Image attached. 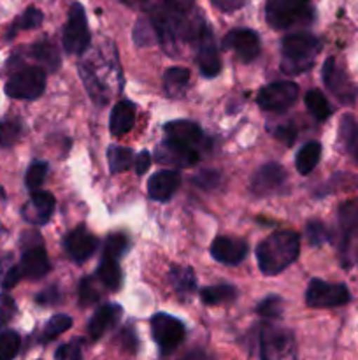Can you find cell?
<instances>
[{
  "label": "cell",
  "instance_id": "36",
  "mask_svg": "<svg viewBox=\"0 0 358 360\" xmlns=\"http://www.w3.org/2000/svg\"><path fill=\"white\" fill-rule=\"evenodd\" d=\"M130 248V241L125 234H111L105 239L104 253L102 257H111V259H119L125 255Z\"/></svg>",
  "mask_w": 358,
  "mask_h": 360
},
{
  "label": "cell",
  "instance_id": "37",
  "mask_svg": "<svg viewBox=\"0 0 358 360\" xmlns=\"http://www.w3.org/2000/svg\"><path fill=\"white\" fill-rule=\"evenodd\" d=\"M283 299L277 297V295H269V297L262 299L256 306V313L263 319H279L283 315Z\"/></svg>",
  "mask_w": 358,
  "mask_h": 360
},
{
  "label": "cell",
  "instance_id": "12",
  "mask_svg": "<svg viewBox=\"0 0 358 360\" xmlns=\"http://www.w3.org/2000/svg\"><path fill=\"white\" fill-rule=\"evenodd\" d=\"M223 48L232 49L241 62H251L260 55V37L255 30L249 28H235L225 35Z\"/></svg>",
  "mask_w": 358,
  "mask_h": 360
},
{
  "label": "cell",
  "instance_id": "46",
  "mask_svg": "<svg viewBox=\"0 0 358 360\" xmlns=\"http://www.w3.org/2000/svg\"><path fill=\"white\" fill-rule=\"evenodd\" d=\"M218 181H220V174L214 171H202L200 174H197L195 178H193V183H195V185L207 190L214 188V186L218 185Z\"/></svg>",
  "mask_w": 358,
  "mask_h": 360
},
{
  "label": "cell",
  "instance_id": "24",
  "mask_svg": "<svg viewBox=\"0 0 358 360\" xmlns=\"http://www.w3.org/2000/svg\"><path fill=\"white\" fill-rule=\"evenodd\" d=\"M168 281L183 299H188L197 288L195 271L188 266H172L168 271Z\"/></svg>",
  "mask_w": 358,
  "mask_h": 360
},
{
  "label": "cell",
  "instance_id": "11",
  "mask_svg": "<svg viewBox=\"0 0 358 360\" xmlns=\"http://www.w3.org/2000/svg\"><path fill=\"white\" fill-rule=\"evenodd\" d=\"M339 250L344 260L350 259L353 243L358 239V199H351L339 207Z\"/></svg>",
  "mask_w": 358,
  "mask_h": 360
},
{
  "label": "cell",
  "instance_id": "17",
  "mask_svg": "<svg viewBox=\"0 0 358 360\" xmlns=\"http://www.w3.org/2000/svg\"><path fill=\"white\" fill-rule=\"evenodd\" d=\"M211 255L214 260L225 264V266H237L248 255V243L242 241V239L220 236L211 245Z\"/></svg>",
  "mask_w": 358,
  "mask_h": 360
},
{
  "label": "cell",
  "instance_id": "50",
  "mask_svg": "<svg viewBox=\"0 0 358 360\" xmlns=\"http://www.w3.org/2000/svg\"><path fill=\"white\" fill-rule=\"evenodd\" d=\"M60 301V294L56 288H46L42 294L37 295V302L42 306H49V304H56Z\"/></svg>",
  "mask_w": 358,
  "mask_h": 360
},
{
  "label": "cell",
  "instance_id": "29",
  "mask_svg": "<svg viewBox=\"0 0 358 360\" xmlns=\"http://www.w3.org/2000/svg\"><path fill=\"white\" fill-rule=\"evenodd\" d=\"M339 141L344 150L358 160V122L353 116H344L339 127Z\"/></svg>",
  "mask_w": 358,
  "mask_h": 360
},
{
  "label": "cell",
  "instance_id": "25",
  "mask_svg": "<svg viewBox=\"0 0 358 360\" xmlns=\"http://www.w3.org/2000/svg\"><path fill=\"white\" fill-rule=\"evenodd\" d=\"M95 278H97V280L100 281L107 290L118 292L119 287H121V280H123L118 259L102 257L100 264H98L97 267V273H95Z\"/></svg>",
  "mask_w": 358,
  "mask_h": 360
},
{
  "label": "cell",
  "instance_id": "22",
  "mask_svg": "<svg viewBox=\"0 0 358 360\" xmlns=\"http://www.w3.org/2000/svg\"><path fill=\"white\" fill-rule=\"evenodd\" d=\"M21 273L23 276L30 278V280H41L51 269V264H49L48 253L41 246H30L27 252L21 257Z\"/></svg>",
  "mask_w": 358,
  "mask_h": 360
},
{
  "label": "cell",
  "instance_id": "7",
  "mask_svg": "<svg viewBox=\"0 0 358 360\" xmlns=\"http://www.w3.org/2000/svg\"><path fill=\"white\" fill-rule=\"evenodd\" d=\"M185 326L175 316L157 313L151 319V334L161 354H172L185 340Z\"/></svg>",
  "mask_w": 358,
  "mask_h": 360
},
{
  "label": "cell",
  "instance_id": "10",
  "mask_svg": "<svg viewBox=\"0 0 358 360\" xmlns=\"http://www.w3.org/2000/svg\"><path fill=\"white\" fill-rule=\"evenodd\" d=\"M293 333L281 327L265 326L260 333V357L283 359L293 355Z\"/></svg>",
  "mask_w": 358,
  "mask_h": 360
},
{
  "label": "cell",
  "instance_id": "43",
  "mask_svg": "<svg viewBox=\"0 0 358 360\" xmlns=\"http://www.w3.org/2000/svg\"><path fill=\"white\" fill-rule=\"evenodd\" d=\"M83 357V350H81V341L74 340L70 343L62 345L58 350L55 352V359L58 360H79Z\"/></svg>",
  "mask_w": 358,
  "mask_h": 360
},
{
  "label": "cell",
  "instance_id": "3",
  "mask_svg": "<svg viewBox=\"0 0 358 360\" xmlns=\"http://www.w3.org/2000/svg\"><path fill=\"white\" fill-rule=\"evenodd\" d=\"M267 23L276 30L290 28L311 18L309 0H269L265 7Z\"/></svg>",
  "mask_w": 358,
  "mask_h": 360
},
{
  "label": "cell",
  "instance_id": "38",
  "mask_svg": "<svg viewBox=\"0 0 358 360\" xmlns=\"http://www.w3.org/2000/svg\"><path fill=\"white\" fill-rule=\"evenodd\" d=\"M72 327V319L69 315H55L44 327V341H51Z\"/></svg>",
  "mask_w": 358,
  "mask_h": 360
},
{
  "label": "cell",
  "instance_id": "27",
  "mask_svg": "<svg viewBox=\"0 0 358 360\" xmlns=\"http://www.w3.org/2000/svg\"><path fill=\"white\" fill-rule=\"evenodd\" d=\"M30 55L37 60L41 65H44L48 70H56L62 63V58H60V53L56 49V46L49 41H39L35 42L30 48Z\"/></svg>",
  "mask_w": 358,
  "mask_h": 360
},
{
  "label": "cell",
  "instance_id": "16",
  "mask_svg": "<svg viewBox=\"0 0 358 360\" xmlns=\"http://www.w3.org/2000/svg\"><path fill=\"white\" fill-rule=\"evenodd\" d=\"M286 178L288 176L283 165L276 164V162H270V164L262 165V167L255 172L249 188H251V192L258 197L270 195V193H274L276 190H279L281 186H283Z\"/></svg>",
  "mask_w": 358,
  "mask_h": 360
},
{
  "label": "cell",
  "instance_id": "30",
  "mask_svg": "<svg viewBox=\"0 0 358 360\" xmlns=\"http://www.w3.org/2000/svg\"><path fill=\"white\" fill-rule=\"evenodd\" d=\"M304 101L309 112H311L318 122H325V120H329L330 116H332L333 109L332 105H330V102L326 101L325 95H323V91L312 88V90H309L307 94H305Z\"/></svg>",
  "mask_w": 358,
  "mask_h": 360
},
{
  "label": "cell",
  "instance_id": "45",
  "mask_svg": "<svg viewBox=\"0 0 358 360\" xmlns=\"http://www.w3.org/2000/svg\"><path fill=\"white\" fill-rule=\"evenodd\" d=\"M21 276H23L21 267L13 266V264H11L7 269L0 271V287H2L4 290H11L13 287H16L18 281L21 280Z\"/></svg>",
  "mask_w": 358,
  "mask_h": 360
},
{
  "label": "cell",
  "instance_id": "1",
  "mask_svg": "<svg viewBox=\"0 0 358 360\" xmlns=\"http://www.w3.org/2000/svg\"><path fill=\"white\" fill-rule=\"evenodd\" d=\"M300 253V238L293 231H279L267 236L256 248L258 267L265 276H276L290 267Z\"/></svg>",
  "mask_w": 358,
  "mask_h": 360
},
{
  "label": "cell",
  "instance_id": "15",
  "mask_svg": "<svg viewBox=\"0 0 358 360\" xmlns=\"http://www.w3.org/2000/svg\"><path fill=\"white\" fill-rule=\"evenodd\" d=\"M63 246H65V252L70 259L76 260V262H84L98 248V241L84 225H79L65 236Z\"/></svg>",
  "mask_w": 358,
  "mask_h": 360
},
{
  "label": "cell",
  "instance_id": "19",
  "mask_svg": "<svg viewBox=\"0 0 358 360\" xmlns=\"http://www.w3.org/2000/svg\"><path fill=\"white\" fill-rule=\"evenodd\" d=\"M179 185H181V176L178 171H171V169L158 171L147 181V195L158 202H165L174 195Z\"/></svg>",
  "mask_w": 358,
  "mask_h": 360
},
{
  "label": "cell",
  "instance_id": "5",
  "mask_svg": "<svg viewBox=\"0 0 358 360\" xmlns=\"http://www.w3.org/2000/svg\"><path fill=\"white\" fill-rule=\"evenodd\" d=\"M351 301V294L344 283H329L314 278L305 290V302L311 308H339Z\"/></svg>",
  "mask_w": 358,
  "mask_h": 360
},
{
  "label": "cell",
  "instance_id": "48",
  "mask_svg": "<svg viewBox=\"0 0 358 360\" xmlns=\"http://www.w3.org/2000/svg\"><path fill=\"white\" fill-rule=\"evenodd\" d=\"M274 134H276L277 139L283 141L284 144H288V146H291V144L295 143V130L291 125H283V127H277L276 130H274Z\"/></svg>",
  "mask_w": 358,
  "mask_h": 360
},
{
  "label": "cell",
  "instance_id": "9",
  "mask_svg": "<svg viewBox=\"0 0 358 360\" xmlns=\"http://www.w3.org/2000/svg\"><path fill=\"white\" fill-rule=\"evenodd\" d=\"M321 76L325 86L329 88V91L337 101H340L343 104H353L357 101V86H354L346 70L337 63V60L333 56L325 60Z\"/></svg>",
  "mask_w": 358,
  "mask_h": 360
},
{
  "label": "cell",
  "instance_id": "18",
  "mask_svg": "<svg viewBox=\"0 0 358 360\" xmlns=\"http://www.w3.org/2000/svg\"><path fill=\"white\" fill-rule=\"evenodd\" d=\"M53 211H55V197L49 192H37L35 190L30 200L23 206L21 214L30 224L44 225L53 217Z\"/></svg>",
  "mask_w": 358,
  "mask_h": 360
},
{
  "label": "cell",
  "instance_id": "39",
  "mask_svg": "<svg viewBox=\"0 0 358 360\" xmlns=\"http://www.w3.org/2000/svg\"><path fill=\"white\" fill-rule=\"evenodd\" d=\"M305 238H307L309 245L311 246H321L326 241H330V232L321 221L311 220L305 225Z\"/></svg>",
  "mask_w": 358,
  "mask_h": 360
},
{
  "label": "cell",
  "instance_id": "20",
  "mask_svg": "<svg viewBox=\"0 0 358 360\" xmlns=\"http://www.w3.org/2000/svg\"><path fill=\"white\" fill-rule=\"evenodd\" d=\"M164 132L167 136V139L186 144V146H192L195 150L204 141L202 129L197 123L190 122V120H174V122H168L164 127Z\"/></svg>",
  "mask_w": 358,
  "mask_h": 360
},
{
  "label": "cell",
  "instance_id": "26",
  "mask_svg": "<svg viewBox=\"0 0 358 360\" xmlns=\"http://www.w3.org/2000/svg\"><path fill=\"white\" fill-rule=\"evenodd\" d=\"M319 158H321V144L316 143V141H309L298 150L297 157H295L297 171L304 176L309 174L318 165Z\"/></svg>",
  "mask_w": 358,
  "mask_h": 360
},
{
  "label": "cell",
  "instance_id": "52",
  "mask_svg": "<svg viewBox=\"0 0 358 360\" xmlns=\"http://www.w3.org/2000/svg\"><path fill=\"white\" fill-rule=\"evenodd\" d=\"M2 197H4V190L0 188V200H2Z\"/></svg>",
  "mask_w": 358,
  "mask_h": 360
},
{
  "label": "cell",
  "instance_id": "31",
  "mask_svg": "<svg viewBox=\"0 0 358 360\" xmlns=\"http://www.w3.org/2000/svg\"><path fill=\"white\" fill-rule=\"evenodd\" d=\"M133 162V153L130 148L118 146V144H112L107 148V164L109 171L112 174H119V172L126 171V169L132 165Z\"/></svg>",
  "mask_w": 358,
  "mask_h": 360
},
{
  "label": "cell",
  "instance_id": "21",
  "mask_svg": "<svg viewBox=\"0 0 358 360\" xmlns=\"http://www.w3.org/2000/svg\"><path fill=\"white\" fill-rule=\"evenodd\" d=\"M123 315L121 306L118 304H104L95 311V315L91 316L90 323H88V333H90L91 340H100L109 329L116 326L119 322Z\"/></svg>",
  "mask_w": 358,
  "mask_h": 360
},
{
  "label": "cell",
  "instance_id": "47",
  "mask_svg": "<svg viewBox=\"0 0 358 360\" xmlns=\"http://www.w3.org/2000/svg\"><path fill=\"white\" fill-rule=\"evenodd\" d=\"M150 165H151V155H150V151H146V150L140 151V153L135 157V162H133V167H135L137 176L146 174L147 169H150Z\"/></svg>",
  "mask_w": 358,
  "mask_h": 360
},
{
  "label": "cell",
  "instance_id": "28",
  "mask_svg": "<svg viewBox=\"0 0 358 360\" xmlns=\"http://www.w3.org/2000/svg\"><path fill=\"white\" fill-rule=\"evenodd\" d=\"M237 288L232 285H214V287H204L200 290V299L207 306L228 304L237 299Z\"/></svg>",
  "mask_w": 358,
  "mask_h": 360
},
{
  "label": "cell",
  "instance_id": "41",
  "mask_svg": "<svg viewBox=\"0 0 358 360\" xmlns=\"http://www.w3.org/2000/svg\"><path fill=\"white\" fill-rule=\"evenodd\" d=\"M93 276H95V274H93ZM93 276L84 278V280L79 283V302L83 306L95 304V302L100 299V292H98L97 285H95V278Z\"/></svg>",
  "mask_w": 358,
  "mask_h": 360
},
{
  "label": "cell",
  "instance_id": "35",
  "mask_svg": "<svg viewBox=\"0 0 358 360\" xmlns=\"http://www.w3.org/2000/svg\"><path fill=\"white\" fill-rule=\"evenodd\" d=\"M20 334L14 330H2L0 333V360H9L16 357L20 352Z\"/></svg>",
  "mask_w": 358,
  "mask_h": 360
},
{
  "label": "cell",
  "instance_id": "42",
  "mask_svg": "<svg viewBox=\"0 0 358 360\" xmlns=\"http://www.w3.org/2000/svg\"><path fill=\"white\" fill-rule=\"evenodd\" d=\"M153 37H158V35L157 32H154L151 21L140 20L139 23L135 25V28H133V39H135V42L139 46H150L151 42H154Z\"/></svg>",
  "mask_w": 358,
  "mask_h": 360
},
{
  "label": "cell",
  "instance_id": "40",
  "mask_svg": "<svg viewBox=\"0 0 358 360\" xmlns=\"http://www.w3.org/2000/svg\"><path fill=\"white\" fill-rule=\"evenodd\" d=\"M42 18L44 16H42L41 11L35 9V7H28V9L25 11L16 21H14L13 32H11V34H14L16 30H30V28H37L39 25L42 23Z\"/></svg>",
  "mask_w": 358,
  "mask_h": 360
},
{
  "label": "cell",
  "instance_id": "13",
  "mask_svg": "<svg viewBox=\"0 0 358 360\" xmlns=\"http://www.w3.org/2000/svg\"><path fill=\"white\" fill-rule=\"evenodd\" d=\"M154 158L160 164L172 165V167H192L200 160V155L195 148L175 143L172 139H165L164 143L158 144Z\"/></svg>",
  "mask_w": 358,
  "mask_h": 360
},
{
  "label": "cell",
  "instance_id": "4",
  "mask_svg": "<svg viewBox=\"0 0 358 360\" xmlns=\"http://www.w3.org/2000/svg\"><path fill=\"white\" fill-rule=\"evenodd\" d=\"M63 48L69 55H83L90 46V28L86 13L79 2H74L69 9L67 23L63 27Z\"/></svg>",
  "mask_w": 358,
  "mask_h": 360
},
{
  "label": "cell",
  "instance_id": "51",
  "mask_svg": "<svg viewBox=\"0 0 358 360\" xmlns=\"http://www.w3.org/2000/svg\"><path fill=\"white\" fill-rule=\"evenodd\" d=\"M172 2H174V6L178 7L181 13L185 14L195 13V11H193V2H195V0H172Z\"/></svg>",
  "mask_w": 358,
  "mask_h": 360
},
{
  "label": "cell",
  "instance_id": "14",
  "mask_svg": "<svg viewBox=\"0 0 358 360\" xmlns=\"http://www.w3.org/2000/svg\"><path fill=\"white\" fill-rule=\"evenodd\" d=\"M199 60L200 72L206 77H214L220 74L221 70V58L220 51H218L216 39H214L213 30L207 23H204L202 30L199 34Z\"/></svg>",
  "mask_w": 358,
  "mask_h": 360
},
{
  "label": "cell",
  "instance_id": "6",
  "mask_svg": "<svg viewBox=\"0 0 358 360\" xmlns=\"http://www.w3.org/2000/svg\"><path fill=\"white\" fill-rule=\"evenodd\" d=\"M46 88V74L41 67H25L9 77L6 83V94L13 98H32L41 97Z\"/></svg>",
  "mask_w": 358,
  "mask_h": 360
},
{
  "label": "cell",
  "instance_id": "23",
  "mask_svg": "<svg viewBox=\"0 0 358 360\" xmlns=\"http://www.w3.org/2000/svg\"><path fill=\"white\" fill-rule=\"evenodd\" d=\"M135 123V105L128 101H121L112 108L109 130L114 137H121L132 130Z\"/></svg>",
  "mask_w": 358,
  "mask_h": 360
},
{
  "label": "cell",
  "instance_id": "33",
  "mask_svg": "<svg viewBox=\"0 0 358 360\" xmlns=\"http://www.w3.org/2000/svg\"><path fill=\"white\" fill-rule=\"evenodd\" d=\"M48 171H49L48 162H42V160L32 162L30 167H28L27 171V176H25V185H27V188L30 190V192H35V190L41 188L46 176H48Z\"/></svg>",
  "mask_w": 358,
  "mask_h": 360
},
{
  "label": "cell",
  "instance_id": "44",
  "mask_svg": "<svg viewBox=\"0 0 358 360\" xmlns=\"http://www.w3.org/2000/svg\"><path fill=\"white\" fill-rule=\"evenodd\" d=\"M14 315H16L14 299L6 294H0V329H4L14 319Z\"/></svg>",
  "mask_w": 358,
  "mask_h": 360
},
{
  "label": "cell",
  "instance_id": "8",
  "mask_svg": "<svg viewBox=\"0 0 358 360\" xmlns=\"http://www.w3.org/2000/svg\"><path fill=\"white\" fill-rule=\"evenodd\" d=\"M297 97V83H293V81H277V83H270L263 86L258 91L256 102H258V105L263 111L284 112L295 104Z\"/></svg>",
  "mask_w": 358,
  "mask_h": 360
},
{
  "label": "cell",
  "instance_id": "32",
  "mask_svg": "<svg viewBox=\"0 0 358 360\" xmlns=\"http://www.w3.org/2000/svg\"><path fill=\"white\" fill-rule=\"evenodd\" d=\"M190 83V70L183 67H171L164 74V86L168 95H178L188 86Z\"/></svg>",
  "mask_w": 358,
  "mask_h": 360
},
{
  "label": "cell",
  "instance_id": "34",
  "mask_svg": "<svg viewBox=\"0 0 358 360\" xmlns=\"http://www.w3.org/2000/svg\"><path fill=\"white\" fill-rule=\"evenodd\" d=\"M21 123L18 120H0V146L11 148L20 141Z\"/></svg>",
  "mask_w": 358,
  "mask_h": 360
},
{
  "label": "cell",
  "instance_id": "49",
  "mask_svg": "<svg viewBox=\"0 0 358 360\" xmlns=\"http://www.w3.org/2000/svg\"><path fill=\"white\" fill-rule=\"evenodd\" d=\"M214 6L220 11H225V13H232V11H237L244 6L248 0H211Z\"/></svg>",
  "mask_w": 358,
  "mask_h": 360
},
{
  "label": "cell",
  "instance_id": "2",
  "mask_svg": "<svg viewBox=\"0 0 358 360\" xmlns=\"http://www.w3.org/2000/svg\"><path fill=\"white\" fill-rule=\"evenodd\" d=\"M321 41L307 32L290 34L281 41V70L288 76H297L311 69L316 62Z\"/></svg>",
  "mask_w": 358,
  "mask_h": 360
}]
</instances>
